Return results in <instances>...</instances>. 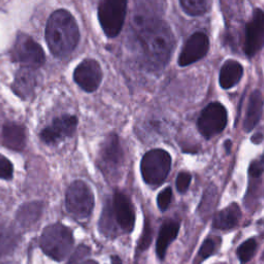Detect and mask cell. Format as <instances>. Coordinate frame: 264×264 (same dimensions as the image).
Instances as JSON below:
<instances>
[{
	"label": "cell",
	"mask_w": 264,
	"mask_h": 264,
	"mask_svg": "<svg viewBox=\"0 0 264 264\" xmlns=\"http://www.w3.org/2000/svg\"><path fill=\"white\" fill-rule=\"evenodd\" d=\"M102 80V70L99 63L94 59L83 60L75 69L74 81L86 92H94Z\"/></svg>",
	"instance_id": "obj_10"
},
{
	"label": "cell",
	"mask_w": 264,
	"mask_h": 264,
	"mask_svg": "<svg viewBox=\"0 0 264 264\" xmlns=\"http://www.w3.org/2000/svg\"><path fill=\"white\" fill-rule=\"evenodd\" d=\"M89 253H90L89 248L86 247V245H80L67 264H79L80 261L83 260V258H85Z\"/></svg>",
	"instance_id": "obj_29"
},
{
	"label": "cell",
	"mask_w": 264,
	"mask_h": 264,
	"mask_svg": "<svg viewBox=\"0 0 264 264\" xmlns=\"http://www.w3.org/2000/svg\"><path fill=\"white\" fill-rule=\"evenodd\" d=\"M3 264H19V263H16V262H6V263H3Z\"/></svg>",
	"instance_id": "obj_34"
},
{
	"label": "cell",
	"mask_w": 264,
	"mask_h": 264,
	"mask_svg": "<svg viewBox=\"0 0 264 264\" xmlns=\"http://www.w3.org/2000/svg\"><path fill=\"white\" fill-rule=\"evenodd\" d=\"M122 150L116 134L105 138L99 152V167L105 174H112L122 162Z\"/></svg>",
	"instance_id": "obj_13"
},
{
	"label": "cell",
	"mask_w": 264,
	"mask_h": 264,
	"mask_svg": "<svg viewBox=\"0 0 264 264\" xmlns=\"http://www.w3.org/2000/svg\"><path fill=\"white\" fill-rule=\"evenodd\" d=\"M151 241H152V230L150 228V225H149V222L146 223V227L144 229V233L142 235V237H140V240L138 242V248L139 250H147L149 248V245L151 244Z\"/></svg>",
	"instance_id": "obj_28"
},
{
	"label": "cell",
	"mask_w": 264,
	"mask_h": 264,
	"mask_svg": "<svg viewBox=\"0 0 264 264\" xmlns=\"http://www.w3.org/2000/svg\"><path fill=\"white\" fill-rule=\"evenodd\" d=\"M171 168V156L164 150L155 149L145 154L140 163L144 181L152 186L162 184Z\"/></svg>",
	"instance_id": "obj_5"
},
{
	"label": "cell",
	"mask_w": 264,
	"mask_h": 264,
	"mask_svg": "<svg viewBox=\"0 0 264 264\" xmlns=\"http://www.w3.org/2000/svg\"><path fill=\"white\" fill-rule=\"evenodd\" d=\"M43 252L54 261L61 262L74 247V235L68 227L61 223L46 227L40 239Z\"/></svg>",
	"instance_id": "obj_3"
},
{
	"label": "cell",
	"mask_w": 264,
	"mask_h": 264,
	"mask_svg": "<svg viewBox=\"0 0 264 264\" xmlns=\"http://www.w3.org/2000/svg\"><path fill=\"white\" fill-rule=\"evenodd\" d=\"M78 125V119L73 115H63L53 120L52 124L41 132V139L47 145H55L66 137L73 136Z\"/></svg>",
	"instance_id": "obj_9"
},
{
	"label": "cell",
	"mask_w": 264,
	"mask_h": 264,
	"mask_svg": "<svg viewBox=\"0 0 264 264\" xmlns=\"http://www.w3.org/2000/svg\"><path fill=\"white\" fill-rule=\"evenodd\" d=\"M112 264H122V261L118 256H113L112 257Z\"/></svg>",
	"instance_id": "obj_32"
},
{
	"label": "cell",
	"mask_w": 264,
	"mask_h": 264,
	"mask_svg": "<svg viewBox=\"0 0 264 264\" xmlns=\"http://www.w3.org/2000/svg\"><path fill=\"white\" fill-rule=\"evenodd\" d=\"M38 84V75L35 69L29 67H21L18 70L12 89L16 95L22 99L31 97L34 93V89Z\"/></svg>",
	"instance_id": "obj_15"
},
{
	"label": "cell",
	"mask_w": 264,
	"mask_h": 264,
	"mask_svg": "<svg viewBox=\"0 0 264 264\" xmlns=\"http://www.w3.org/2000/svg\"><path fill=\"white\" fill-rule=\"evenodd\" d=\"M2 144L13 151H22L26 146L25 128L15 122H7L2 130Z\"/></svg>",
	"instance_id": "obj_16"
},
{
	"label": "cell",
	"mask_w": 264,
	"mask_h": 264,
	"mask_svg": "<svg viewBox=\"0 0 264 264\" xmlns=\"http://www.w3.org/2000/svg\"><path fill=\"white\" fill-rule=\"evenodd\" d=\"M256 248H257V242L255 239L250 238L247 241H244L242 244L239 245V248L237 250V256L239 260L242 263L249 262L253 258Z\"/></svg>",
	"instance_id": "obj_23"
},
{
	"label": "cell",
	"mask_w": 264,
	"mask_h": 264,
	"mask_svg": "<svg viewBox=\"0 0 264 264\" xmlns=\"http://www.w3.org/2000/svg\"><path fill=\"white\" fill-rule=\"evenodd\" d=\"M264 47V12L255 10L253 18L245 27L244 51L249 57L256 55Z\"/></svg>",
	"instance_id": "obj_11"
},
{
	"label": "cell",
	"mask_w": 264,
	"mask_h": 264,
	"mask_svg": "<svg viewBox=\"0 0 264 264\" xmlns=\"http://www.w3.org/2000/svg\"><path fill=\"white\" fill-rule=\"evenodd\" d=\"M43 213V203L41 201H31L22 204L17 210V223L23 228H28L37 223Z\"/></svg>",
	"instance_id": "obj_17"
},
{
	"label": "cell",
	"mask_w": 264,
	"mask_h": 264,
	"mask_svg": "<svg viewBox=\"0 0 264 264\" xmlns=\"http://www.w3.org/2000/svg\"><path fill=\"white\" fill-rule=\"evenodd\" d=\"M172 198V190L170 188H165L162 192L159 193V195H158L157 198V203L158 206L161 210H166L170 204Z\"/></svg>",
	"instance_id": "obj_25"
},
{
	"label": "cell",
	"mask_w": 264,
	"mask_h": 264,
	"mask_svg": "<svg viewBox=\"0 0 264 264\" xmlns=\"http://www.w3.org/2000/svg\"><path fill=\"white\" fill-rule=\"evenodd\" d=\"M243 75V67L235 60L226 61L220 72V85L223 89H230L235 86Z\"/></svg>",
	"instance_id": "obj_20"
},
{
	"label": "cell",
	"mask_w": 264,
	"mask_h": 264,
	"mask_svg": "<svg viewBox=\"0 0 264 264\" xmlns=\"http://www.w3.org/2000/svg\"><path fill=\"white\" fill-rule=\"evenodd\" d=\"M263 111V97L259 90L254 91L249 100V105L247 110V115L244 118L243 128L247 132L252 131L262 116Z\"/></svg>",
	"instance_id": "obj_18"
},
{
	"label": "cell",
	"mask_w": 264,
	"mask_h": 264,
	"mask_svg": "<svg viewBox=\"0 0 264 264\" xmlns=\"http://www.w3.org/2000/svg\"><path fill=\"white\" fill-rule=\"evenodd\" d=\"M11 58L22 67L37 69L46 60L43 48L27 34H18L11 50Z\"/></svg>",
	"instance_id": "obj_7"
},
{
	"label": "cell",
	"mask_w": 264,
	"mask_h": 264,
	"mask_svg": "<svg viewBox=\"0 0 264 264\" xmlns=\"http://www.w3.org/2000/svg\"><path fill=\"white\" fill-rule=\"evenodd\" d=\"M65 207L78 220L89 218L94 207L93 192L85 182L75 181L65 193Z\"/></svg>",
	"instance_id": "obj_4"
},
{
	"label": "cell",
	"mask_w": 264,
	"mask_h": 264,
	"mask_svg": "<svg viewBox=\"0 0 264 264\" xmlns=\"http://www.w3.org/2000/svg\"><path fill=\"white\" fill-rule=\"evenodd\" d=\"M241 217L240 208L236 203H233L220 212L214 218V227L220 230H229L234 228Z\"/></svg>",
	"instance_id": "obj_19"
},
{
	"label": "cell",
	"mask_w": 264,
	"mask_h": 264,
	"mask_svg": "<svg viewBox=\"0 0 264 264\" xmlns=\"http://www.w3.org/2000/svg\"><path fill=\"white\" fill-rule=\"evenodd\" d=\"M80 41V30L73 15L66 10H57L48 19L46 42L53 55L64 58L72 53Z\"/></svg>",
	"instance_id": "obj_1"
},
{
	"label": "cell",
	"mask_w": 264,
	"mask_h": 264,
	"mask_svg": "<svg viewBox=\"0 0 264 264\" xmlns=\"http://www.w3.org/2000/svg\"><path fill=\"white\" fill-rule=\"evenodd\" d=\"M126 10L127 0H99L98 20L108 38H116L121 32Z\"/></svg>",
	"instance_id": "obj_6"
},
{
	"label": "cell",
	"mask_w": 264,
	"mask_h": 264,
	"mask_svg": "<svg viewBox=\"0 0 264 264\" xmlns=\"http://www.w3.org/2000/svg\"><path fill=\"white\" fill-rule=\"evenodd\" d=\"M139 42L144 54L155 67H163L171 57L174 48V35L163 21H154L139 32Z\"/></svg>",
	"instance_id": "obj_2"
},
{
	"label": "cell",
	"mask_w": 264,
	"mask_h": 264,
	"mask_svg": "<svg viewBox=\"0 0 264 264\" xmlns=\"http://www.w3.org/2000/svg\"><path fill=\"white\" fill-rule=\"evenodd\" d=\"M113 213L121 229L126 232H131L135 222L134 210L130 199L123 193L117 192L114 195Z\"/></svg>",
	"instance_id": "obj_14"
},
{
	"label": "cell",
	"mask_w": 264,
	"mask_h": 264,
	"mask_svg": "<svg viewBox=\"0 0 264 264\" xmlns=\"http://www.w3.org/2000/svg\"><path fill=\"white\" fill-rule=\"evenodd\" d=\"M14 173V167L12 162L3 155H0V179L12 180Z\"/></svg>",
	"instance_id": "obj_24"
},
{
	"label": "cell",
	"mask_w": 264,
	"mask_h": 264,
	"mask_svg": "<svg viewBox=\"0 0 264 264\" xmlns=\"http://www.w3.org/2000/svg\"><path fill=\"white\" fill-rule=\"evenodd\" d=\"M264 164L262 161H254L250 166V174L253 178H259L263 173Z\"/></svg>",
	"instance_id": "obj_30"
},
{
	"label": "cell",
	"mask_w": 264,
	"mask_h": 264,
	"mask_svg": "<svg viewBox=\"0 0 264 264\" xmlns=\"http://www.w3.org/2000/svg\"><path fill=\"white\" fill-rule=\"evenodd\" d=\"M216 250V243L213 239H206L202 245H201V248L199 250V253H198V258L200 260H205L206 258H208L209 256H212L214 254Z\"/></svg>",
	"instance_id": "obj_26"
},
{
	"label": "cell",
	"mask_w": 264,
	"mask_h": 264,
	"mask_svg": "<svg viewBox=\"0 0 264 264\" xmlns=\"http://www.w3.org/2000/svg\"><path fill=\"white\" fill-rule=\"evenodd\" d=\"M191 175L188 172H181L178 178H177V183H175V186H177V189L180 193H185L189 189V186L191 184Z\"/></svg>",
	"instance_id": "obj_27"
},
{
	"label": "cell",
	"mask_w": 264,
	"mask_h": 264,
	"mask_svg": "<svg viewBox=\"0 0 264 264\" xmlns=\"http://www.w3.org/2000/svg\"><path fill=\"white\" fill-rule=\"evenodd\" d=\"M262 139H263V135L260 134V133H257V134H255V135L253 136L252 142L255 143V144H259V143L262 142Z\"/></svg>",
	"instance_id": "obj_31"
},
{
	"label": "cell",
	"mask_w": 264,
	"mask_h": 264,
	"mask_svg": "<svg viewBox=\"0 0 264 264\" xmlns=\"http://www.w3.org/2000/svg\"><path fill=\"white\" fill-rule=\"evenodd\" d=\"M209 49V40L203 32H195L186 42L180 57L179 64L188 66L203 58Z\"/></svg>",
	"instance_id": "obj_12"
},
{
	"label": "cell",
	"mask_w": 264,
	"mask_h": 264,
	"mask_svg": "<svg viewBox=\"0 0 264 264\" xmlns=\"http://www.w3.org/2000/svg\"><path fill=\"white\" fill-rule=\"evenodd\" d=\"M179 229V224L172 221L164 223L161 227L156 244V252L160 259H164L168 245L178 236Z\"/></svg>",
	"instance_id": "obj_21"
},
{
	"label": "cell",
	"mask_w": 264,
	"mask_h": 264,
	"mask_svg": "<svg viewBox=\"0 0 264 264\" xmlns=\"http://www.w3.org/2000/svg\"><path fill=\"white\" fill-rule=\"evenodd\" d=\"M81 264H98V263L93 261V260H87V261H85V262H83Z\"/></svg>",
	"instance_id": "obj_33"
},
{
	"label": "cell",
	"mask_w": 264,
	"mask_h": 264,
	"mask_svg": "<svg viewBox=\"0 0 264 264\" xmlns=\"http://www.w3.org/2000/svg\"><path fill=\"white\" fill-rule=\"evenodd\" d=\"M212 0H180L182 9L190 16L205 14L210 7Z\"/></svg>",
	"instance_id": "obj_22"
},
{
	"label": "cell",
	"mask_w": 264,
	"mask_h": 264,
	"mask_svg": "<svg viewBox=\"0 0 264 264\" xmlns=\"http://www.w3.org/2000/svg\"><path fill=\"white\" fill-rule=\"evenodd\" d=\"M227 119L228 115L224 105L220 102L209 103L199 116V132L207 139L213 137L225 129L228 121Z\"/></svg>",
	"instance_id": "obj_8"
},
{
	"label": "cell",
	"mask_w": 264,
	"mask_h": 264,
	"mask_svg": "<svg viewBox=\"0 0 264 264\" xmlns=\"http://www.w3.org/2000/svg\"><path fill=\"white\" fill-rule=\"evenodd\" d=\"M262 258H263V260H264V253H263V257H262Z\"/></svg>",
	"instance_id": "obj_35"
}]
</instances>
